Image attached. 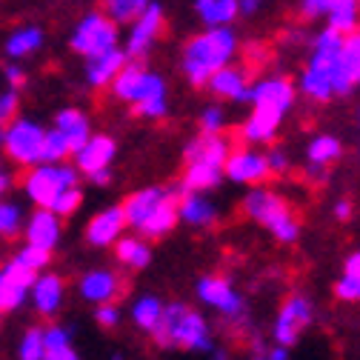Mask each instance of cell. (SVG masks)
<instances>
[{
  "label": "cell",
  "mask_w": 360,
  "mask_h": 360,
  "mask_svg": "<svg viewBox=\"0 0 360 360\" xmlns=\"http://www.w3.org/2000/svg\"><path fill=\"white\" fill-rule=\"evenodd\" d=\"M12 189V174L0 169V200H4V195Z\"/></svg>",
  "instance_id": "cell-55"
},
{
  "label": "cell",
  "mask_w": 360,
  "mask_h": 360,
  "mask_svg": "<svg viewBox=\"0 0 360 360\" xmlns=\"http://www.w3.org/2000/svg\"><path fill=\"white\" fill-rule=\"evenodd\" d=\"M29 297H32L40 318H55V314L60 311V306H63V300H66V283L55 272H43V275H37Z\"/></svg>",
  "instance_id": "cell-24"
},
{
  "label": "cell",
  "mask_w": 360,
  "mask_h": 360,
  "mask_svg": "<svg viewBox=\"0 0 360 360\" xmlns=\"http://www.w3.org/2000/svg\"><path fill=\"white\" fill-rule=\"evenodd\" d=\"M46 346H43V329L40 326H29L18 343V357L20 360H43Z\"/></svg>",
  "instance_id": "cell-38"
},
{
  "label": "cell",
  "mask_w": 360,
  "mask_h": 360,
  "mask_svg": "<svg viewBox=\"0 0 360 360\" xmlns=\"http://www.w3.org/2000/svg\"><path fill=\"white\" fill-rule=\"evenodd\" d=\"M223 177L232 180L238 186H266V180L272 177L266 166V155L263 149H249V146H238L229 152L226 163H223Z\"/></svg>",
  "instance_id": "cell-14"
},
{
  "label": "cell",
  "mask_w": 360,
  "mask_h": 360,
  "mask_svg": "<svg viewBox=\"0 0 360 360\" xmlns=\"http://www.w3.org/2000/svg\"><path fill=\"white\" fill-rule=\"evenodd\" d=\"M149 6V0H109V4H103V15L120 29V26H131L134 20H138Z\"/></svg>",
  "instance_id": "cell-35"
},
{
  "label": "cell",
  "mask_w": 360,
  "mask_h": 360,
  "mask_svg": "<svg viewBox=\"0 0 360 360\" xmlns=\"http://www.w3.org/2000/svg\"><path fill=\"white\" fill-rule=\"evenodd\" d=\"M295 103H297V89H295V80L286 75H266L255 80L249 89V106L272 109V112H281L283 117L292 115Z\"/></svg>",
  "instance_id": "cell-13"
},
{
  "label": "cell",
  "mask_w": 360,
  "mask_h": 360,
  "mask_svg": "<svg viewBox=\"0 0 360 360\" xmlns=\"http://www.w3.org/2000/svg\"><path fill=\"white\" fill-rule=\"evenodd\" d=\"M0 272H4V281H0V314H6V311H15L26 303L37 275L29 272V269H23V266H18L15 260L0 266Z\"/></svg>",
  "instance_id": "cell-18"
},
{
  "label": "cell",
  "mask_w": 360,
  "mask_h": 360,
  "mask_svg": "<svg viewBox=\"0 0 360 360\" xmlns=\"http://www.w3.org/2000/svg\"><path fill=\"white\" fill-rule=\"evenodd\" d=\"M0 141H4V126H0Z\"/></svg>",
  "instance_id": "cell-60"
},
{
  "label": "cell",
  "mask_w": 360,
  "mask_h": 360,
  "mask_svg": "<svg viewBox=\"0 0 360 360\" xmlns=\"http://www.w3.org/2000/svg\"><path fill=\"white\" fill-rule=\"evenodd\" d=\"M303 177L309 180V184H326L329 180V169H321V166H303Z\"/></svg>",
  "instance_id": "cell-51"
},
{
  "label": "cell",
  "mask_w": 360,
  "mask_h": 360,
  "mask_svg": "<svg viewBox=\"0 0 360 360\" xmlns=\"http://www.w3.org/2000/svg\"><path fill=\"white\" fill-rule=\"evenodd\" d=\"M209 360H232V357H229V352L214 349V352H209Z\"/></svg>",
  "instance_id": "cell-57"
},
{
  "label": "cell",
  "mask_w": 360,
  "mask_h": 360,
  "mask_svg": "<svg viewBox=\"0 0 360 360\" xmlns=\"http://www.w3.org/2000/svg\"><path fill=\"white\" fill-rule=\"evenodd\" d=\"M283 115L272 112V109H263V106H252V112L246 115V120L238 129V138L243 141V146L257 149V146H272L278 131L283 126Z\"/></svg>",
  "instance_id": "cell-15"
},
{
  "label": "cell",
  "mask_w": 360,
  "mask_h": 360,
  "mask_svg": "<svg viewBox=\"0 0 360 360\" xmlns=\"http://www.w3.org/2000/svg\"><path fill=\"white\" fill-rule=\"evenodd\" d=\"M112 95L131 106V112L146 120H160L169 115V86L163 75L143 66V60H129L112 80Z\"/></svg>",
  "instance_id": "cell-4"
},
{
  "label": "cell",
  "mask_w": 360,
  "mask_h": 360,
  "mask_svg": "<svg viewBox=\"0 0 360 360\" xmlns=\"http://www.w3.org/2000/svg\"><path fill=\"white\" fill-rule=\"evenodd\" d=\"M203 29H232L238 15V0H198L192 6Z\"/></svg>",
  "instance_id": "cell-28"
},
{
  "label": "cell",
  "mask_w": 360,
  "mask_h": 360,
  "mask_svg": "<svg viewBox=\"0 0 360 360\" xmlns=\"http://www.w3.org/2000/svg\"><path fill=\"white\" fill-rule=\"evenodd\" d=\"M220 217V209L209 195H177V220L192 229H212Z\"/></svg>",
  "instance_id": "cell-25"
},
{
  "label": "cell",
  "mask_w": 360,
  "mask_h": 360,
  "mask_svg": "<svg viewBox=\"0 0 360 360\" xmlns=\"http://www.w3.org/2000/svg\"><path fill=\"white\" fill-rule=\"evenodd\" d=\"M123 321V309L117 303H106V306H95V323L103 329H117Z\"/></svg>",
  "instance_id": "cell-45"
},
{
  "label": "cell",
  "mask_w": 360,
  "mask_h": 360,
  "mask_svg": "<svg viewBox=\"0 0 360 360\" xmlns=\"http://www.w3.org/2000/svg\"><path fill=\"white\" fill-rule=\"evenodd\" d=\"M117 40H120V29L101 9H92L75 23V29L69 34V46L75 55L89 60V58H98L109 49H117Z\"/></svg>",
  "instance_id": "cell-8"
},
{
  "label": "cell",
  "mask_w": 360,
  "mask_h": 360,
  "mask_svg": "<svg viewBox=\"0 0 360 360\" xmlns=\"http://www.w3.org/2000/svg\"><path fill=\"white\" fill-rule=\"evenodd\" d=\"M43 46V29L40 26H18L15 32H9L6 43H4V52L12 63L34 55Z\"/></svg>",
  "instance_id": "cell-30"
},
{
  "label": "cell",
  "mask_w": 360,
  "mask_h": 360,
  "mask_svg": "<svg viewBox=\"0 0 360 360\" xmlns=\"http://www.w3.org/2000/svg\"><path fill=\"white\" fill-rule=\"evenodd\" d=\"M343 158V141L338 134H314L306 143V163L309 166H321V169H332L338 160Z\"/></svg>",
  "instance_id": "cell-29"
},
{
  "label": "cell",
  "mask_w": 360,
  "mask_h": 360,
  "mask_svg": "<svg viewBox=\"0 0 360 360\" xmlns=\"http://www.w3.org/2000/svg\"><path fill=\"white\" fill-rule=\"evenodd\" d=\"M229 152H232V141L226 134H195L184 146V160L186 163H212V166L223 169Z\"/></svg>",
  "instance_id": "cell-23"
},
{
  "label": "cell",
  "mask_w": 360,
  "mask_h": 360,
  "mask_svg": "<svg viewBox=\"0 0 360 360\" xmlns=\"http://www.w3.org/2000/svg\"><path fill=\"white\" fill-rule=\"evenodd\" d=\"M66 158H72L63 134L58 129H46L43 134V146H40V163H49V166H58V163H66Z\"/></svg>",
  "instance_id": "cell-36"
},
{
  "label": "cell",
  "mask_w": 360,
  "mask_h": 360,
  "mask_svg": "<svg viewBox=\"0 0 360 360\" xmlns=\"http://www.w3.org/2000/svg\"><path fill=\"white\" fill-rule=\"evenodd\" d=\"M332 214H335L340 223L352 220V217H354V200H352V198H338L335 206H332Z\"/></svg>",
  "instance_id": "cell-49"
},
{
  "label": "cell",
  "mask_w": 360,
  "mask_h": 360,
  "mask_svg": "<svg viewBox=\"0 0 360 360\" xmlns=\"http://www.w3.org/2000/svg\"><path fill=\"white\" fill-rule=\"evenodd\" d=\"M4 77H6V83H9L12 92H18V89L26 83V72H23V66H20V63H6Z\"/></svg>",
  "instance_id": "cell-48"
},
{
  "label": "cell",
  "mask_w": 360,
  "mask_h": 360,
  "mask_svg": "<svg viewBox=\"0 0 360 360\" xmlns=\"http://www.w3.org/2000/svg\"><path fill=\"white\" fill-rule=\"evenodd\" d=\"M23 229V209L12 200H0V238H15Z\"/></svg>",
  "instance_id": "cell-39"
},
{
  "label": "cell",
  "mask_w": 360,
  "mask_h": 360,
  "mask_svg": "<svg viewBox=\"0 0 360 360\" xmlns=\"http://www.w3.org/2000/svg\"><path fill=\"white\" fill-rule=\"evenodd\" d=\"M263 354H266L269 360H289V349H283V346H275V343L269 346Z\"/></svg>",
  "instance_id": "cell-54"
},
{
  "label": "cell",
  "mask_w": 360,
  "mask_h": 360,
  "mask_svg": "<svg viewBox=\"0 0 360 360\" xmlns=\"http://www.w3.org/2000/svg\"><path fill=\"white\" fill-rule=\"evenodd\" d=\"M77 184H80V174L75 166H69V163H58V166L37 163L23 177V192L37 209H49L60 192L75 189Z\"/></svg>",
  "instance_id": "cell-9"
},
{
  "label": "cell",
  "mask_w": 360,
  "mask_h": 360,
  "mask_svg": "<svg viewBox=\"0 0 360 360\" xmlns=\"http://www.w3.org/2000/svg\"><path fill=\"white\" fill-rule=\"evenodd\" d=\"M266 55H269V49L263 46V43H246V60H249V63L260 66V63L266 60Z\"/></svg>",
  "instance_id": "cell-50"
},
{
  "label": "cell",
  "mask_w": 360,
  "mask_h": 360,
  "mask_svg": "<svg viewBox=\"0 0 360 360\" xmlns=\"http://www.w3.org/2000/svg\"><path fill=\"white\" fill-rule=\"evenodd\" d=\"M89 180H92L95 186H106V184H112V169L109 172H98V174H92Z\"/></svg>",
  "instance_id": "cell-56"
},
{
  "label": "cell",
  "mask_w": 360,
  "mask_h": 360,
  "mask_svg": "<svg viewBox=\"0 0 360 360\" xmlns=\"http://www.w3.org/2000/svg\"><path fill=\"white\" fill-rule=\"evenodd\" d=\"M357 131H360V109H357Z\"/></svg>",
  "instance_id": "cell-59"
},
{
  "label": "cell",
  "mask_w": 360,
  "mask_h": 360,
  "mask_svg": "<svg viewBox=\"0 0 360 360\" xmlns=\"http://www.w3.org/2000/svg\"><path fill=\"white\" fill-rule=\"evenodd\" d=\"M195 295L198 300L217 311L223 321L232 323V326H243L249 318V303L243 297V292L226 278V275H203L195 283Z\"/></svg>",
  "instance_id": "cell-7"
},
{
  "label": "cell",
  "mask_w": 360,
  "mask_h": 360,
  "mask_svg": "<svg viewBox=\"0 0 360 360\" xmlns=\"http://www.w3.org/2000/svg\"><path fill=\"white\" fill-rule=\"evenodd\" d=\"M246 360H269V357H266V354H249Z\"/></svg>",
  "instance_id": "cell-58"
},
{
  "label": "cell",
  "mask_w": 360,
  "mask_h": 360,
  "mask_svg": "<svg viewBox=\"0 0 360 360\" xmlns=\"http://www.w3.org/2000/svg\"><path fill=\"white\" fill-rule=\"evenodd\" d=\"M340 46H343V37L326 26L311 34L303 69H300L297 83H295L297 95H303L311 103L335 101V63H338Z\"/></svg>",
  "instance_id": "cell-5"
},
{
  "label": "cell",
  "mask_w": 360,
  "mask_h": 360,
  "mask_svg": "<svg viewBox=\"0 0 360 360\" xmlns=\"http://www.w3.org/2000/svg\"><path fill=\"white\" fill-rule=\"evenodd\" d=\"M360 86V29L343 37L335 63V98H352Z\"/></svg>",
  "instance_id": "cell-16"
},
{
  "label": "cell",
  "mask_w": 360,
  "mask_h": 360,
  "mask_svg": "<svg viewBox=\"0 0 360 360\" xmlns=\"http://www.w3.org/2000/svg\"><path fill=\"white\" fill-rule=\"evenodd\" d=\"M112 360H123V357H120V354H115V357H112Z\"/></svg>",
  "instance_id": "cell-61"
},
{
  "label": "cell",
  "mask_w": 360,
  "mask_h": 360,
  "mask_svg": "<svg viewBox=\"0 0 360 360\" xmlns=\"http://www.w3.org/2000/svg\"><path fill=\"white\" fill-rule=\"evenodd\" d=\"M311 34H314V32H309V26L297 23V26L286 29V32L281 34V40L286 43V46H309V43H311Z\"/></svg>",
  "instance_id": "cell-47"
},
{
  "label": "cell",
  "mask_w": 360,
  "mask_h": 360,
  "mask_svg": "<svg viewBox=\"0 0 360 360\" xmlns=\"http://www.w3.org/2000/svg\"><path fill=\"white\" fill-rule=\"evenodd\" d=\"M240 212L249 220H255L260 229H266L278 243L292 246L300 238V220H297L292 203L281 192L269 189V186L246 189V195L240 200Z\"/></svg>",
  "instance_id": "cell-6"
},
{
  "label": "cell",
  "mask_w": 360,
  "mask_h": 360,
  "mask_svg": "<svg viewBox=\"0 0 360 360\" xmlns=\"http://www.w3.org/2000/svg\"><path fill=\"white\" fill-rule=\"evenodd\" d=\"M120 212L131 235L143 238L146 243L160 240L177 226V192L166 186H143L120 203Z\"/></svg>",
  "instance_id": "cell-2"
},
{
  "label": "cell",
  "mask_w": 360,
  "mask_h": 360,
  "mask_svg": "<svg viewBox=\"0 0 360 360\" xmlns=\"http://www.w3.org/2000/svg\"><path fill=\"white\" fill-rule=\"evenodd\" d=\"M23 235H26V246L55 252L63 235V220L55 217L49 209H34V214L23 223Z\"/></svg>",
  "instance_id": "cell-22"
},
{
  "label": "cell",
  "mask_w": 360,
  "mask_h": 360,
  "mask_svg": "<svg viewBox=\"0 0 360 360\" xmlns=\"http://www.w3.org/2000/svg\"><path fill=\"white\" fill-rule=\"evenodd\" d=\"M18 109H20V95L12 92V89H6L4 95H0V126H9L15 117H18Z\"/></svg>",
  "instance_id": "cell-46"
},
{
  "label": "cell",
  "mask_w": 360,
  "mask_h": 360,
  "mask_svg": "<svg viewBox=\"0 0 360 360\" xmlns=\"http://www.w3.org/2000/svg\"><path fill=\"white\" fill-rule=\"evenodd\" d=\"M112 249H115L117 263H123L131 272H141V269L152 263V246L138 235H123Z\"/></svg>",
  "instance_id": "cell-31"
},
{
  "label": "cell",
  "mask_w": 360,
  "mask_h": 360,
  "mask_svg": "<svg viewBox=\"0 0 360 360\" xmlns=\"http://www.w3.org/2000/svg\"><path fill=\"white\" fill-rule=\"evenodd\" d=\"M115 155H117V143L109 138V134H92V138L83 143V149L77 155H72V158H75L77 174L92 177L98 172H109Z\"/></svg>",
  "instance_id": "cell-20"
},
{
  "label": "cell",
  "mask_w": 360,
  "mask_h": 360,
  "mask_svg": "<svg viewBox=\"0 0 360 360\" xmlns=\"http://www.w3.org/2000/svg\"><path fill=\"white\" fill-rule=\"evenodd\" d=\"M77 292L86 303L106 306V303H115L120 297L123 281L117 272H112V269H89V272L77 281Z\"/></svg>",
  "instance_id": "cell-19"
},
{
  "label": "cell",
  "mask_w": 360,
  "mask_h": 360,
  "mask_svg": "<svg viewBox=\"0 0 360 360\" xmlns=\"http://www.w3.org/2000/svg\"><path fill=\"white\" fill-rule=\"evenodd\" d=\"M163 26H166V9L163 4H155V0H149L146 12L134 20L126 32V43H123V52L129 60H143L152 49L155 43L160 40L163 34Z\"/></svg>",
  "instance_id": "cell-12"
},
{
  "label": "cell",
  "mask_w": 360,
  "mask_h": 360,
  "mask_svg": "<svg viewBox=\"0 0 360 360\" xmlns=\"http://www.w3.org/2000/svg\"><path fill=\"white\" fill-rule=\"evenodd\" d=\"M52 129H58V131L63 134V141H66V146H69L72 155H77V152L83 149V143L92 138V120H89V115H83V112L75 109V106L60 109Z\"/></svg>",
  "instance_id": "cell-27"
},
{
  "label": "cell",
  "mask_w": 360,
  "mask_h": 360,
  "mask_svg": "<svg viewBox=\"0 0 360 360\" xmlns=\"http://www.w3.org/2000/svg\"><path fill=\"white\" fill-rule=\"evenodd\" d=\"M160 314H163V300L155 297V295H141V297H134L131 300V309H129V318L131 323L138 326L141 332H152L160 321Z\"/></svg>",
  "instance_id": "cell-34"
},
{
  "label": "cell",
  "mask_w": 360,
  "mask_h": 360,
  "mask_svg": "<svg viewBox=\"0 0 360 360\" xmlns=\"http://www.w3.org/2000/svg\"><path fill=\"white\" fill-rule=\"evenodd\" d=\"M83 206V192H80V186H75V189H66V192H60L58 198H55V203L49 206V212L55 214V217H72L77 209Z\"/></svg>",
  "instance_id": "cell-41"
},
{
  "label": "cell",
  "mask_w": 360,
  "mask_h": 360,
  "mask_svg": "<svg viewBox=\"0 0 360 360\" xmlns=\"http://www.w3.org/2000/svg\"><path fill=\"white\" fill-rule=\"evenodd\" d=\"M206 89L217 98V103H249V89H252V80H249V69L232 63L226 69H220L209 77Z\"/></svg>",
  "instance_id": "cell-17"
},
{
  "label": "cell",
  "mask_w": 360,
  "mask_h": 360,
  "mask_svg": "<svg viewBox=\"0 0 360 360\" xmlns=\"http://www.w3.org/2000/svg\"><path fill=\"white\" fill-rule=\"evenodd\" d=\"M240 52V37L235 29H200L184 43L180 72L195 89H206L209 77L235 63Z\"/></svg>",
  "instance_id": "cell-1"
},
{
  "label": "cell",
  "mask_w": 360,
  "mask_h": 360,
  "mask_svg": "<svg viewBox=\"0 0 360 360\" xmlns=\"http://www.w3.org/2000/svg\"><path fill=\"white\" fill-rule=\"evenodd\" d=\"M0 281H4V272H0Z\"/></svg>",
  "instance_id": "cell-62"
},
{
  "label": "cell",
  "mask_w": 360,
  "mask_h": 360,
  "mask_svg": "<svg viewBox=\"0 0 360 360\" xmlns=\"http://www.w3.org/2000/svg\"><path fill=\"white\" fill-rule=\"evenodd\" d=\"M326 29L338 32L340 37H349L360 29V4L357 0H332L329 15H326Z\"/></svg>",
  "instance_id": "cell-32"
},
{
  "label": "cell",
  "mask_w": 360,
  "mask_h": 360,
  "mask_svg": "<svg viewBox=\"0 0 360 360\" xmlns=\"http://www.w3.org/2000/svg\"><path fill=\"white\" fill-rule=\"evenodd\" d=\"M263 155H266V166H269V174H272V177H283V174H289V169H292V155H289L283 146L272 143Z\"/></svg>",
  "instance_id": "cell-43"
},
{
  "label": "cell",
  "mask_w": 360,
  "mask_h": 360,
  "mask_svg": "<svg viewBox=\"0 0 360 360\" xmlns=\"http://www.w3.org/2000/svg\"><path fill=\"white\" fill-rule=\"evenodd\" d=\"M226 123H229V115L223 109V103H209L200 109V117H198L200 134H223L226 131Z\"/></svg>",
  "instance_id": "cell-37"
},
{
  "label": "cell",
  "mask_w": 360,
  "mask_h": 360,
  "mask_svg": "<svg viewBox=\"0 0 360 360\" xmlns=\"http://www.w3.org/2000/svg\"><path fill=\"white\" fill-rule=\"evenodd\" d=\"M329 6H332V0H300L297 4V20L303 26H309L314 20H326Z\"/></svg>",
  "instance_id": "cell-42"
},
{
  "label": "cell",
  "mask_w": 360,
  "mask_h": 360,
  "mask_svg": "<svg viewBox=\"0 0 360 360\" xmlns=\"http://www.w3.org/2000/svg\"><path fill=\"white\" fill-rule=\"evenodd\" d=\"M43 346H46V352L69 349L72 346V326H63V323L46 326V329H43Z\"/></svg>",
  "instance_id": "cell-44"
},
{
  "label": "cell",
  "mask_w": 360,
  "mask_h": 360,
  "mask_svg": "<svg viewBox=\"0 0 360 360\" xmlns=\"http://www.w3.org/2000/svg\"><path fill=\"white\" fill-rule=\"evenodd\" d=\"M129 63L126 52L117 46V49H109L98 58H89L83 63V77L92 89H103V86H112V80L120 75V69Z\"/></svg>",
  "instance_id": "cell-26"
},
{
  "label": "cell",
  "mask_w": 360,
  "mask_h": 360,
  "mask_svg": "<svg viewBox=\"0 0 360 360\" xmlns=\"http://www.w3.org/2000/svg\"><path fill=\"white\" fill-rule=\"evenodd\" d=\"M260 9H263L260 0H238V15H240V18H252V15H257Z\"/></svg>",
  "instance_id": "cell-53"
},
{
  "label": "cell",
  "mask_w": 360,
  "mask_h": 360,
  "mask_svg": "<svg viewBox=\"0 0 360 360\" xmlns=\"http://www.w3.org/2000/svg\"><path fill=\"white\" fill-rule=\"evenodd\" d=\"M12 260L18 266L29 269V272H34V275H43V269L52 263V252H43V249H34V246H23Z\"/></svg>",
  "instance_id": "cell-40"
},
{
  "label": "cell",
  "mask_w": 360,
  "mask_h": 360,
  "mask_svg": "<svg viewBox=\"0 0 360 360\" xmlns=\"http://www.w3.org/2000/svg\"><path fill=\"white\" fill-rule=\"evenodd\" d=\"M43 134H46V129H43L37 120H32V117H15L9 126H4V141H0V146H4V155L12 163L32 169V166L40 163Z\"/></svg>",
  "instance_id": "cell-10"
},
{
  "label": "cell",
  "mask_w": 360,
  "mask_h": 360,
  "mask_svg": "<svg viewBox=\"0 0 360 360\" xmlns=\"http://www.w3.org/2000/svg\"><path fill=\"white\" fill-rule=\"evenodd\" d=\"M43 360H80V354H77V349H75V346H69V349L46 352V354H43Z\"/></svg>",
  "instance_id": "cell-52"
},
{
  "label": "cell",
  "mask_w": 360,
  "mask_h": 360,
  "mask_svg": "<svg viewBox=\"0 0 360 360\" xmlns=\"http://www.w3.org/2000/svg\"><path fill=\"white\" fill-rule=\"evenodd\" d=\"M311 323H314V303H311V297L303 295V292L289 295L281 303V309L275 314V323H272L275 346H283V349L295 346L300 340V332L309 329Z\"/></svg>",
  "instance_id": "cell-11"
},
{
  "label": "cell",
  "mask_w": 360,
  "mask_h": 360,
  "mask_svg": "<svg viewBox=\"0 0 360 360\" xmlns=\"http://www.w3.org/2000/svg\"><path fill=\"white\" fill-rule=\"evenodd\" d=\"M123 235H126V220H123L120 206H109V209L98 212L92 220L86 223V232H83L86 243L95 246V249H109Z\"/></svg>",
  "instance_id": "cell-21"
},
{
  "label": "cell",
  "mask_w": 360,
  "mask_h": 360,
  "mask_svg": "<svg viewBox=\"0 0 360 360\" xmlns=\"http://www.w3.org/2000/svg\"><path fill=\"white\" fill-rule=\"evenodd\" d=\"M335 297L343 303H360V252L343 260V275L335 281Z\"/></svg>",
  "instance_id": "cell-33"
},
{
  "label": "cell",
  "mask_w": 360,
  "mask_h": 360,
  "mask_svg": "<svg viewBox=\"0 0 360 360\" xmlns=\"http://www.w3.org/2000/svg\"><path fill=\"white\" fill-rule=\"evenodd\" d=\"M149 335L160 349H184L200 354L214 352V332L209 318L184 300L163 303V314Z\"/></svg>",
  "instance_id": "cell-3"
}]
</instances>
